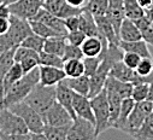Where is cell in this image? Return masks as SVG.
I'll return each instance as SVG.
<instances>
[{"label":"cell","mask_w":153,"mask_h":140,"mask_svg":"<svg viewBox=\"0 0 153 140\" xmlns=\"http://www.w3.org/2000/svg\"><path fill=\"white\" fill-rule=\"evenodd\" d=\"M40 82V71L39 66L31 71L24 74L15 85H12L1 98V106L9 108L11 105L23 101L27 95L31 92V89Z\"/></svg>","instance_id":"6da1fadb"},{"label":"cell","mask_w":153,"mask_h":140,"mask_svg":"<svg viewBox=\"0 0 153 140\" xmlns=\"http://www.w3.org/2000/svg\"><path fill=\"white\" fill-rule=\"evenodd\" d=\"M57 100V86H45L42 83H37L27 95L24 101L37 111L41 117L47 111V109Z\"/></svg>","instance_id":"7a4b0ae2"},{"label":"cell","mask_w":153,"mask_h":140,"mask_svg":"<svg viewBox=\"0 0 153 140\" xmlns=\"http://www.w3.org/2000/svg\"><path fill=\"white\" fill-rule=\"evenodd\" d=\"M89 99L95 118V133L99 136L101 133L110 128V109L106 89L104 88L99 94Z\"/></svg>","instance_id":"3957f363"},{"label":"cell","mask_w":153,"mask_h":140,"mask_svg":"<svg viewBox=\"0 0 153 140\" xmlns=\"http://www.w3.org/2000/svg\"><path fill=\"white\" fill-rule=\"evenodd\" d=\"M9 109L23 118V121L25 122L29 129V133H42L44 132L45 122L41 115L37 111H35L24 100L11 105V106H9Z\"/></svg>","instance_id":"277c9868"},{"label":"cell","mask_w":153,"mask_h":140,"mask_svg":"<svg viewBox=\"0 0 153 140\" xmlns=\"http://www.w3.org/2000/svg\"><path fill=\"white\" fill-rule=\"evenodd\" d=\"M0 133L3 134H27L29 129L21 116L11 111L9 108L0 109Z\"/></svg>","instance_id":"5b68a950"},{"label":"cell","mask_w":153,"mask_h":140,"mask_svg":"<svg viewBox=\"0 0 153 140\" xmlns=\"http://www.w3.org/2000/svg\"><path fill=\"white\" fill-rule=\"evenodd\" d=\"M153 111V103L149 100H143L140 103H135L134 109L129 115V118L127 121V126L124 129V133L128 135H133L147 120V117Z\"/></svg>","instance_id":"8992f818"},{"label":"cell","mask_w":153,"mask_h":140,"mask_svg":"<svg viewBox=\"0 0 153 140\" xmlns=\"http://www.w3.org/2000/svg\"><path fill=\"white\" fill-rule=\"evenodd\" d=\"M31 34H33V29L30 27L29 21L18 18L16 16L10 17V28L5 35L9 42L12 45V47L21 46L24 39H27Z\"/></svg>","instance_id":"52a82bcc"},{"label":"cell","mask_w":153,"mask_h":140,"mask_svg":"<svg viewBox=\"0 0 153 140\" xmlns=\"http://www.w3.org/2000/svg\"><path fill=\"white\" fill-rule=\"evenodd\" d=\"M95 124L88 120L76 116L69 128L68 140H97Z\"/></svg>","instance_id":"ba28073f"},{"label":"cell","mask_w":153,"mask_h":140,"mask_svg":"<svg viewBox=\"0 0 153 140\" xmlns=\"http://www.w3.org/2000/svg\"><path fill=\"white\" fill-rule=\"evenodd\" d=\"M42 120L45 124L59 127V126H70L74 121L70 112L59 104L57 100L47 109V111L42 115Z\"/></svg>","instance_id":"9c48e42d"},{"label":"cell","mask_w":153,"mask_h":140,"mask_svg":"<svg viewBox=\"0 0 153 140\" xmlns=\"http://www.w3.org/2000/svg\"><path fill=\"white\" fill-rule=\"evenodd\" d=\"M42 4L44 1L41 0H17L16 3L9 5V7L11 16L30 21L42 9Z\"/></svg>","instance_id":"30bf717a"},{"label":"cell","mask_w":153,"mask_h":140,"mask_svg":"<svg viewBox=\"0 0 153 140\" xmlns=\"http://www.w3.org/2000/svg\"><path fill=\"white\" fill-rule=\"evenodd\" d=\"M42 7L62 19L71 16H79L83 10L71 6L70 4H68L66 0H46L42 4Z\"/></svg>","instance_id":"8fae6325"},{"label":"cell","mask_w":153,"mask_h":140,"mask_svg":"<svg viewBox=\"0 0 153 140\" xmlns=\"http://www.w3.org/2000/svg\"><path fill=\"white\" fill-rule=\"evenodd\" d=\"M15 62L21 64L24 74H27L40 66V53L23 46H18L15 51Z\"/></svg>","instance_id":"7c38bea8"},{"label":"cell","mask_w":153,"mask_h":140,"mask_svg":"<svg viewBox=\"0 0 153 140\" xmlns=\"http://www.w3.org/2000/svg\"><path fill=\"white\" fill-rule=\"evenodd\" d=\"M108 48V42L99 36H88L81 45L85 57H104Z\"/></svg>","instance_id":"4fadbf2b"},{"label":"cell","mask_w":153,"mask_h":140,"mask_svg":"<svg viewBox=\"0 0 153 140\" xmlns=\"http://www.w3.org/2000/svg\"><path fill=\"white\" fill-rule=\"evenodd\" d=\"M72 109H74L75 115L77 117H82V118L88 120L95 124V118H94V114L92 110L91 99L88 97L75 93L74 100H72Z\"/></svg>","instance_id":"5bb4252c"},{"label":"cell","mask_w":153,"mask_h":140,"mask_svg":"<svg viewBox=\"0 0 153 140\" xmlns=\"http://www.w3.org/2000/svg\"><path fill=\"white\" fill-rule=\"evenodd\" d=\"M39 71H40V83L45 86H57L58 83H60L66 79L63 68L40 65Z\"/></svg>","instance_id":"9a60e30c"},{"label":"cell","mask_w":153,"mask_h":140,"mask_svg":"<svg viewBox=\"0 0 153 140\" xmlns=\"http://www.w3.org/2000/svg\"><path fill=\"white\" fill-rule=\"evenodd\" d=\"M106 16L110 19L111 24L113 25L114 30H116V33L118 35L121 24L124 21V18H127L123 0H108V7H107Z\"/></svg>","instance_id":"2e32d148"},{"label":"cell","mask_w":153,"mask_h":140,"mask_svg":"<svg viewBox=\"0 0 153 140\" xmlns=\"http://www.w3.org/2000/svg\"><path fill=\"white\" fill-rule=\"evenodd\" d=\"M35 21H39V22H42L44 24L48 25L50 28H52L53 30H56L58 34L60 35H65L68 34V29L65 28V24H64V19L52 15L51 12H48L47 10H45L44 7L36 13V16L33 18Z\"/></svg>","instance_id":"e0dca14e"},{"label":"cell","mask_w":153,"mask_h":140,"mask_svg":"<svg viewBox=\"0 0 153 140\" xmlns=\"http://www.w3.org/2000/svg\"><path fill=\"white\" fill-rule=\"evenodd\" d=\"M99 34L102 39H105L108 45H118L120 44V39L118 35L114 30L113 25L111 24L110 19L107 18V16H101V17H94Z\"/></svg>","instance_id":"ac0fdd59"},{"label":"cell","mask_w":153,"mask_h":140,"mask_svg":"<svg viewBox=\"0 0 153 140\" xmlns=\"http://www.w3.org/2000/svg\"><path fill=\"white\" fill-rule=\"evenodd\" d=\"M118 39L120 41H137L141 40V31L137 28L136 23L133 19L124 18V21L121 24L120 31H118Z\"/></svg>","instance_id":"d6986e66"},{"label":"cell","mask_w":153,"mask_h":140,"mask_svg":"<svg viewBox=\"0 0 153 140\" xmlns=\"http://www.w3.org/2000/svg\"><path fill=\"white\" fill-rule=\"evenodd\" d=\"M133 87H134L133 83L121 81L118 79H114V77L110 76V75H108V77L106 80V83H105V88L111 89L114 93H117L122 99H126V98H130L131 97Z\"/></svg>","instance_id":"ffe728a7"},{"label":"cell","mask_w":153,"mask_h":140,"mask_svg":"<svg viewBox=\"0 0 153 140\" xmlns=\"http://www.w3.org/2000/svg\"><path fill=\"white\" fill-rule=\"evenodd\" d=\"M74 94H75V92L72 89H70L63 81L57 85V101L59 104H62L63 106L70 112V115L72 116V118L76 117V115L74 112V109H72Z\"/></svg>","instance_id":"44dd1931"},{"label":"cell","mask_w":153,"mask_h":140,"mask_svg":"<svg viewBox=\"0 0 153 140\" xmlns=\"http://www.w3.org/2000/svg\"><path fill=\"white\" fill-rule=\"evenodd\" d=\"M79 18H80V30H82L87 35V38L88 36L101 38L99 34V30H98V27H97V23H95V19H94V16L88 10L83 9L82 12L80 13Z\"/></svg>","instance_id":"7402d4cb"},{"label":"cell","mask_w":153,"mask_h":140,"mask_svg":"<svg viewBox=\"0 0 153 140\" xmlns=\"http://www.w3.org/2000/svg\"><path fill=\"white\" fill-rule=\"evenodd\" d=\"M63 82H64L70 89H72L75 93L88 97V94H89V88H91L89 76L82 75V76H79V77H66Z\"/></svg>","instance_id":"603a6c76"},{"label":"cell","mask_w":153,"mask_h":140,"mask_svg":"<svg viewBox=\"0 0 153 140\" xmlns=\"http://www.w3.org/2000/svg\"><path fill=\"white\" fill-rule=\"evenodd\" d=\"M17 47L11 48L0 54V98H3V83L4 79L10 70V68L15 64V51Z\"/></svg>","instance_id":"cb8c5ba5"},{"label":"cell","mask_w":153,"mask_h":140,"mask_svg":"<svg viewBox=\"0 0 153 140\" xmlns=\"http://www.w3.org/2000/svg\"><path fill=\"white\" fill-rule=\"evenodd\" d=\"M134 105H135V101L133 100L131 97L123 99L122 106H121V111H120V115H118V118H117L116 122H114V124H113L112 128L124 132L126 126H127V121H128V118H129L130 112H131L133 109H134Z\"/></svg>","instance_id":"d4e9b609"},{"label":"cell","mask_w":153,"mask_h":140,"mask_svg":"<svg viewBox=\"0 0 153 140\" xmlns=\"http://www.w3.org/2000/svg\"><path fill=\"white\" fill-rule=\"evenodd\" d=\"M106 89L107 93V100H108V109H110V128L113 127L114 122L117 121L120 111H121V106H122V101L123 99L111 89Z\"/></svg>","instance_id":"484cf974"},{"label":"cell","mask_w":153,"mask_h":140,"mask_svg":"<svg viewBox=\"0 0 153 140\" xmlns=\"http://www.w3.org/2000/svg\"><path fill=\"white\" fill-rule=\"evenodd\" d=\"M66 39L63 35L59 36H53V38H48L45 40V46H44V51L47 53H52L56 56H59L63 58L65 48H66Z\"/></svg>","instance_id":"4316f807"},{"label":"cell","mask_w":153,"mask_h":140,"mask_svg":"<svg viewBox=\"0 0 153 140\" xmlns=\"http://www.w3.org/2000/svg\"><path fill=\"white\" fill-rule=\"evenodd\" d=\"M120 47L124 51V52H134L136 54H139L142 58L146 57H152L149 48H148V44L145 40H137V41H120Z\"/></svg>","instance_id":"83f0119b"},{"label":"cell","mask_w":153,"mask_h":140,"mask_svg":"<svg viewBox=\"0 0 153 140\" xmlns=\"http://www.w3.org/2000/svg\"><path fill=\"white\" fill-rule=\"evenodd\" d=\"M63 70L66 77H79L85 75V64L83 59H70L65 60Z\"/></svg>","instance_id":"f1b7e54d"},{"label":"cell","mask_w":153,"mask_h":140,"mask_svg":"<svg viewBox=\"0 0 153 140\" xmlns=\"http://www.w3.org/2000/svg\"><path fill=\"white\" fill-rule=\"evenodd\" d=\"M23 75H24V71H23L21 64L15 62V64L10 68V70L7 71L5 79H4V83H3V97H4L5 92H6L12 85H15Z\"/></svg>","instance_id":"f546056e"},{"label":"cell","mask_w":153,"mask_h":140,"mask_svg":"<svg viewBox=\"0 0 153 140\" xmlns=\"http://www.w3.org/2000/svg\"><path fill=\"white\" fill-rule=\"evenodd\" d=\"M70 126L53 127V126L45 124V128H44L42 133L46 135V138L48 140H68V133H69Z\"/></svg>","instance_id":"4dcf8cb0"},{"label":"cell","mask_w":153,"mask_h":140,"mask_svg":"<svg viewBox=\"0 0 153 140\" xmlns=\"http://www.w3.org/2000/svg\"><path fill=\"white\" fill-rule=\"evenodd\" d=\"M124 4V11H126V17L133 21H136L139 18H142L146 13L145 10L140 6L137 0H123Z\"/></svg>","instance_id":"1f68e13d"},{"label":"cell","mask_w":153,"mask_h":140,"mask_svg":"<svg viewBox=\"0 0 153 140\" xmlns=\"http://www.w3.org/2000/svg\"><path fill=\"white\" fill-rule=\"evenodd\" d=\"M29 23H30V27L33 29V33L36 34V35H39V36H41V38H44V39H48V38H53V36H59V35H60L56 30L50 28L48 25L44 24L42 22L35 21V19H30ZM63 36H65V35H63Z\"/></svg>","instance_id":"d6a6232c"},{"label":"cell","mask_w":153,"mask_h":140,"mask_svg":"<svg viewBox=\"0 0 153 140\" xmlns=\"http://www.w3.org/2000/svg\"><path fill=\"white\" fill-rule=\"evenodd\" d=\"M137 25V28L141 31L142 40H145L148 45L153 46V29H152V22L146 17V15L142 18H139L134 21Z\"/></svg>","instance_id":"836d02e7"},{"label":"cell","mask_w":153,"mask_h":140,"mask_svg":"<svg viewBox=\"0 0 153 140\" xmlns=\"http://www.w3.org/2000/svg\"><path fill=\"white\" fill-rule=\"evenodd\" d=\"M108 7V0H88L86 10H88L94 17L106 16Z\"/></svg>","instance_id":"e575fe53"},{"label":"cell","mask_w":153,"mask_h":140,"mask_svg":"<svg viewBox=\"0 0 153 140\" xmlns=\"http://www.w3.org/2000/svg\"><path fill=\"white\" fill-rule=\"evenodd\" d=\"M135 140H153V122L147 117L142 126L131 135Z\"/></svg>","instance_id":"d590c367"},{"label":"cell","mask_w":153,"mask_h":140,"mask_svg":"<svg viewBox=\"0 0 153 140\" xmlns=\"http://www.w3.org/2000/svg\"><path fill=\"white\" fill-rule=\"evenodd\" d=\"M45 40L44 38L39 36L36 34H31L27 39H24V41L21 44V46L23 47H27V48H30V50H34L36 51L37 53H41L44 51V46H45Z\"/></svg>","instance_id":"8d00e7d4"},{"label":"cell","mask_w":153,"mask_h":140,"mask_svg":"<svg viewBox=\"0 0 153 140\" xmlns=\"http://www.w3.org/2000/svg\"><path fill=\"white\" fill-rule=\"evenodd\" d=\"M40 65H46V66H57V68H63L64 65V60L62 57L52 54V53H47L45 51H42L40 53Z\"/></svg>","instance_id":"74e56055"},{"label":"cell","mask_w":153,"mask_h":140,"mask_svg":"<svg viewBox=\"0 0 153 140\" xmlns=\"http://www.w3.org/2000/svg\"><path fill=\"white\" fill-rule=\"evenodd\" d=\"M148 93H149L148 83H137V85H134V87H133L131 98L135 103H140V101L147 100Z\"/></svg>","instance_id":"f35d334b"},{"label":"cell","mask_w":153,"mask_h":140,"mask_svg":"<svg viewBox=\"0 0 153 140\" xmlns=\"http://www.w3.org/2000/svg\"><path fill=\"white\" fill-rule=\"evenodd\" d=\"M104 57H85L83 58V64H85V75L92 76L100 65L101 60Z\"/></svg>","instance_id":"ab89813d"},{"label":"cell","mask_w":153,"mask_h":140,"mask_svg":"<svg viewBox=\"0 0 153 140\" xmlns=\"http://www.w3.org/2000/svg\"><path fill=\"white\" fill-rule=\"evenodd\" d=\"M87 35L82 31V30H74V31H69L66 34V42L70 44V45H74V46H79L81 47V45L83 44V41L86 40Z\"/></svg>","instance_id":"60d3db41"},{"label":"cell","mask_w":153,"mask_h":140,"mask_svg":"<svg viewBox=\"0 0 153 140\" xmlns=\"http://www.w3.org/2000/svg\"><path fill=\"white\" fill-rule=\"evenodd\" d=\"M85 58V54L81 50V47L79 46H74V45H70L68 44L66 45V48H65V52H64V56H63V60H70V59H83Z\"/></svg>","instance_id":"b9f144b4"},{"label":"cell","mask_w":153,"mask_h":140,"mask_svg":"<svg viewBox=\"0 0 153 140\" xmlns=\"http://www.w3.org/2000/svg\"><path fill=\"white\" fill-rule=\"evenodd\" d=\"M136 73L141 76H147L153 71V58L152 57H146L141 58L137 68L135 69Z\"/></svg>","instance_id":"7bdbcfd3"},{"label":"cell","mask_w":153,"mask_h":140,"mask_svg":"<svg viewBox=\"0 0 153 140\" xmlns=\"http://www.w3.org/2000/svg\"><path fill=\"white\" fill-rule=\"evenodd\" d=\"M141 58H142V57H140L139 54H136V53H134V52H124V53H123V59H122V62H123L128 68L135 70V69L137 68V65H139Z\"/></svg>","instance_id":"ee69618b"},{"label":"cell","mask_w":153,"mask_h":140,"mask_svg":"<svg viewBox=\"0 0 153 140\" xmlns=\"http://www.w3.org/2000/svg\"><path fill=\"white\" fill-rule=\"evenodd\" d=\"M79 16H71V17H68V18L64 19V24H65V28L68 29V33L80 29V18H79Z\"/></svg>","instance_id":"f6af8a7d"},{"label":"cell","mask_w":153,"mask_h":140,"mask_svg":"<svg viewBox=\"0 0 153 140\" xmlns=\"http://www.w3.org/2000/svg\"><path fill=\"white\" fill-rule=\"evenodd\" d=\"M0 140H30V133H27V134H3V133H0Z\"/></svg>","instance_id":"bcb514c9"},{"label":"cell","mask_w":153,"mask_h":140,"mask_svg":"<svg viewBox=\"0 0 153 140\" xmlns=\"http://www.w3.org/2000/svg\"><path fill=\"white\" fill-rule=\"evenodd\" d=\"M11 48H15V47H12V45L9 42L6 35L5 34L0 35V54L6 52V51H9V50H11Z\"/></svg>","instance_id":"7dc6e473"},{"label":"cell","mask_w":153,"mask_h":140,"mask_svg":"<svg viewBox=\"0 0 153 140\" xmlns=\"http://www.w3.org/2000/svg\"><path fill=\"white\" fill-rule=\"evenodd\" d=\"M9 28H10V18L0 17V35L6 34Z\"/></svg>","instance_id":"c3c4849f"},{"label":"cell","mask_w":153,"mask_h":140,"mask_svg":"<svg viewBox=\"0 0 153 140\" xmlns=\"http://www.w3.org/2000/svg\"><path fill=\"white\" fill-rule=\"evenodd\" d=\"M68 4H70L74 7H77V9H85L88 0H66Z\"/></svg>","instance_id":"681fc988"},{"label":"cell","mask_w":153,"mask_h":140,"mask_svg":"<svg viewBox=\"0 0 153 140\" xmlns=\"http://www.w3.org/2000/svg\"><path fill=\"white\" fill-rule=\"evenodd\" d=\"M0 17L3 18H10L11 17V12H10V7L6 4H0Z\"/></svg>","instance_id":"f907efd6"},{"label":"cell","mask_w":153,"mask_h":140,"mask_svg":"<svg viewBox=\"0 0 153 140\" xmlns=\"http://www.w3.org/2000/svg\"><path fill=\"white\" fill-rule=\"evenodd\" d=\"M137 3L140 4V6L146 11L147 9H149L153 5V0H137Z\"/></svg>","instance_id":"816d5d0a"},{"label":"cell","mask_w":153,"mask_h":140,"mask_svg":"<svg viewBox=\"0 0 153 140\" xmlns=\"http://www.w3.org/2000/svg\"><path fill=\"white\" fill-rule=\"evenodd\" d=\"M30 140H48L44 133H30Z\"/></svg>","instance_id":"f5cc1de1"},{"label":"cell","mask_w":153,"mask_h":140,"mask_svg":"<svg viewBox=\"0 0 153 140\" xmlns=\"http://www.w3.org/2000/svg\"><path fill=\"white\" fill-rule=\"evenodd\" d=\"M145 13H146V17H147L151 22H153V5H152L149 9H147V10L145 11Z\"/></svg>","instance_id":"db71d44e"},{"label":"cell","mask_w":153,"mask_h":140,"mask_svg":"<svg viewBox=\"0 0 153 140\" xmlns=\"http://www.w3.org/2000/svg\"><path fill=\"white\" fill-rule=\"evenodd\" d=\"M147 100L153 101V82L149 83V93H148V98H147Z\"/></svg>","instance_id":"11a10c76"},{"label":"cell","mask_w":153,"mask_h":140,"mask_svg":"<svg viewBox=\"0 0 153 140\" xmlns=\"http://www.w3.org/2000/svg\"><path fill=\"white\" fill-rule=\"evenodd\" d=\"M3 1H4V4H6V5H11V4L16 3L17 0H3Z\"/></svg>","instance_id":"9f6ffc18"},{"label":"cell","mask_w":153,"mask_h":140,"mask_svg":"<svg viewBox=\"0 0 153 140\" xmlns=\"http://www.w3.org/2000/svg\"><path fill=\"white\" fill-rule=\"evenodd\" d=\"M148 117H149V120H151V121H152V122H153V111H152V112H151V115H149V116H148Z\"/></svg>","instance_id":"6f0895ef"},{"label":"cell","mask_w":153,"mask_h":140,"mask_svg":"<svg viewBox=\"0 0 153 140\" xmlns=\"http://www.w3.org/2000/svg\"><path fill=\"white\" fill-rule=\"evenodd\" d=\"M0 109H1V98H0Z\"/></svg>","instance_id":"680465c9"},{"label":"cell","mask_w":153,"mask_h":140,"mask_svg":"<svg viewBox=\"0 0 153 140\" xmlns=\"http://www.w3.org/2000/svg\"><path fill=\"white\" fill-rule=\"evenodd\" d=\"M3 3H4V1H3V0H0V4H3Z\"/></svg>","instance_id":"91938a15"},{"label":"cell","mask_w":153,"mask_h":140,"mask_svg":"<svg viewBox=\"0 0 153 140\" xmlns=\"http://www.w3.org/2000/svg\"><path fill=\"white\" fill-rule=\"evenodd\" d=\"M152 29H153V22H152Z\"/></svg>","instance_id":"94428289"},{"label":"cell","mask_w":153,"mask_h":140,"mask_svg":"<svg viewBox=\"0 0 153 140\" xmlns=\"http://www.w3.org/2000/svg\"><path fill=\"white\" fill-rule=\"evenodd\" d=\"M41 1H46V0H41Z\"/></svg>","instance_id":"6125c7cd"},{"label":"cell","mask_w":153,"mask_h":140,"mask_svg":"<svg viewBox=\"0 0 153 140\" xmlns=\"http://www.w3.org/2000/svg\"><path fill=\"white\" fill-rule=\"evenodd\" d=\"M152 103H153V101H152Z\"/></svg>","instance_id":"be15d7a7"}]
</instances>
